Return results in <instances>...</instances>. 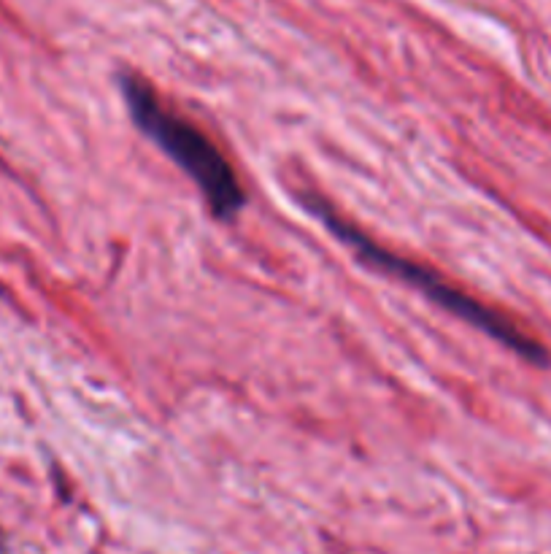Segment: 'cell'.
<instances>
[{
  "mask_svg": "<svg viewBox=\"0 0 551 554\" xmlns=\"http://www.w3.org/2000/svg\"><path fill=\"white\" fill-rule=\"evenodd\" d=\"M119 90L136 128L190 176L214 217L233 222L244 211L246 190L225 152L195 122L165 106L152 84L136 73H119Z\"/></svg>",
  "mask_w": 551,
  "mask_h": 554,
  "instance_id": "cell-1",
  "label": "cell"
},
{
  "mask_svg": "<svg viewBox=\"0 0 551 554\" xmlns=\"http://www.w3.org/2000/svg\"><path fill=\"white\" fill-rule=\"evenodd\" d=\"M308 211L317 219H322L330 233H335L338 241H344L354 255L360 257L362 263L371 265L373 271L389 273L400 282H406L408 287H414L416 292H422L427 300H433L435 306H441L443 311H449L452 317L462 319L465 325L476 327L484 336L495 338L497 344H503L511 349L514 355L524 357L527 363L546 365L549 363V352L541 341H535L533 336H527L522 327L514 325L506 314L489 309L481 300L470 298L468 292H462L460 287H454L449 279H443L433 268L419 265L408 257H400L395 252H389L387 246L376 244L371 236H365L360 228H354L352 222H346L338 211H333L322 198H303Z\"/></svg>",
  "mask_w": 551,
  "mask_h": 554,
  "instance_id": "cell-2",
  "label": "cell"
}]
</instances>
